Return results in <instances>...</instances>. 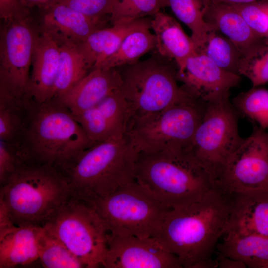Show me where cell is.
<instances>
[{
	"instance_id": "obj_39",
	"label": "cell",
	"mask_w": 268,
	"mask_h": 268,
	"mask_svg": "<svg viewBox=\"0 0 268 268\" xmlns=\"http://www.w3.org/2000/svg\"><path fill=\"white\" fill-rule=\"evenodd\" d=\"M23 5L31 10L33 8L43 9L51 6L60 1V0H21Z\"/></svg>"
},
{
	"instance_id": "obj_23",
	"label": "cell",
	"mask_w": 268,
	"mask_h": 268,
	"mask_svg": "<svg viewBox=\"0 0 268 268\" xmlns=\"http://www.w3.org/2000/svg\"><path fill=\"white\" fill-rule=\"evenodd\" d=\"M205 19L232 41L243 55L263 38L257 35L240 13L229 4L210 3Z\"/></svg>"
},
{
	"instance_id": "obj_24",
	"label": "cell",
	"mask_w": 268,
	"mask_h": 268,
	"mask_svg": "<svg viewBox=\"0 0 268 268\" xmlns=\"http://www.w3.org/2000/svg\"><path fill=\"white\" fill-rule=\"evenodd\" d=\"M217 254L244 262L249 268H262L268 263V236H239L226 232L218 243Z\"/></svg>"
},
{
	"instance_id": "obj_8",
	"label": "cell",
	"mask_w": 268,
	"mask_h": 268,
	"mask_svg": "<svg viewBox=\"0 0 268 268\" xmlns=\"http://www.w3.org/2000/svg\"><path fill=\"white\" fill-rule=\"evenodd\" d=\"M88 202L109 233L119 236L156 237L170 210L135 179Z\"/></svg>"
},
{
	"instance_id": "obj_18",
	"label": "cell",
	"mask_w": 268,
	"mask_h": 268,
	"mask_svg": "<svg viewBox=\"0 0 268 268\" xmlns=\"http://www.w3.org/2000/svg\"><path fill=\"white\" fill-rule=\"evenodd\" d=\"M59 59L58 42L40 31L33 53L26 94V97L34 103L41 104L52 99Z\"/></svg>"
},
{
	"instance_id": "obj_1",
	"label": "cell",
	"mask_w": 268,
	"mask_h": 268,
	"mask_svg": "<svg viewBox=\"0 0 268 268\" xmlns=\"http://www.w3.org/2000/svg\"><path fill=\"white\" fill-rule=\"evenodd\" d=\"M231 195L214 188L200 201L168 211L156 237L185 268L218 267L213 258L226 231Z\"/></svg>"
},
{
	"instance_id": "obj_20",
	"label": "cell",
	"mask_w": 268,
	"mask_h": 268,
	"mask_svg": "<svg viewBox=\"0 0 268 268\" xmlns=\"http://www.w3.org/2000/svg\"><path fill=\"white\" fill-rule=\"evenodd\" d=\"M152 17L151 29L155 36L158 54L174 60L177 74L182 73L188 59L197 53L191 37L172 16L160 11Z\"/></svg>"
},
{
	"instance_id": "obj_31",
	"label": "cell",
	"mask_w": 268,
	"mask_h": 268,
	"mask_svg": "<svg viewBox=\"0 0 268 268\" xmlns=\"http://www.w3.org/2000/svg\"><path fill=\"white\" fill-rule=\"evenodd\" d=\"M231 102L238 115L248 118L263 130L268 129V90L253 87L238 95Z\"/></svg>"
},
{
	"instance_id": "obj_14",
	"label": "cell",
	"mask_w": 268,
	"mask_h": 268,
	"mask_svg": "<svg viewBox=\"0 0 268 268\" xmlns=\"http://www.w3.org/2000/svg\"><path fill=\"white\" fill-rule=\"evenodd\" d=\"M177 78L190 93L209 103L230 96L241 76L222 69L204 54L197 53L188 59Z\"/></svg>"
},
{
	"instance_id": "obj_41",
	"label": "cell",
	"mask_w": 268,
	"mask_h": 268,
	"mask_svg": "<svg viewBox=\"0 0 268 268\" xmlns=\"http://www.w3.org/2000/svg\"><path fill=\"white\" fill-rule=\"evenodd\" d=\"M264 0H208L210 3L226 4H243Z\"/></svg>"
},
{
	"instance_id": "obj_21",
	"label": "cell",
	"mask_w": 268,
	"mask_h": 268,
	"mask_svg": "<svg viewBox=\"0 0 268 268\" xmlns=\"http://www.w3.org/2000/svg\"><path fill=\"white\" fill-rule=\"evenodd\" d=\"M149 17L112 24L98 29L79 44V49L91 70L98 68L118 48L131 31L148 22Z\"/></svg>"
},
{
	"instance_id": "obj_33",
	"label": "cell",
	"mask_w": 268,
	"mask_h": 268,
	"mask_svg": "<svg viewBox=\"0 0 268 268\" xmlns=\"http://www.w3.org/2000/svg\"><path fill=\"white\" fill-rule=\"evenodd\" d=\"M239 74L248 78L253 87H258L268 82V42L265 37L243 56Z\"/></svg>"
},
{
	"instance_id": "obj_43",
	"label": "cell",
	"mask_w": 268,
	"mask_h": 268,
	"mask_svg": "<svg viewBox=\"0 0 268 268\" xmlns=\"http://www.w3.org/2000/svg\"></svg>"
},
{
	"instance_id": "obj_12",
	"label": "cell",
	"mask_w": 268,
	"mask_h": 268,
	"mask_svg": "<svg viewBox=\"0 0 268 268\" xmlns=\"http://www.w3.org/2000/svg\"><path fill=\"white\" fill-rule=\"evenodd\" d=\"M214 185L229 195L268 189V135L265 130L254 127L221 169Z\"/></svg>"
},
{
	"instance_id": "obj_30",
	"label": "cell",
	"mask_w": 268,
	"mask_h": 268,
	"mask_svg": "<svg viewBox=\"0 0 268 268\" xmlns=\"http://www.w3.org/2000/svg\"><path fill=\"white\" fill-rule=\"evenodd\" d=\"M203 53L222 69L239 74V67L243 53L229 39L216 30L209 34Z\"/></svg>"
},
{
	"instance_id": "obj_6",
	"label": "cell",
	"mask_w": 268,
	"mask_h": 268,
	"mask_svg": "<svg viewBox=\"0 0 268 268\" xmlns=\"http://www.w3.org/2000/svg\"><path fill=\"white\" fill-rule=\"evenodd\" d=\"M184 88L185 94L174 104L129 122L125 136L138 153L189 149L207 103Z\"/></svg>"
},
{
	"instance_id": "obj_11",
	"label": "cell",
	"mask_w": 268,
	"mask_h": 268,
	"mask_svg": "<svg viewBox=\"0 0 268 268\" xmlns=\"http://www.w3.org/2000/svg\"><path fill=\"white\" fill-rule=\"evenodd\" d=\"M3 22L0 38V96L24 98L27 97L40 28L31 14Z\"/></svg>"
},
{
	"instance_id": "obj_2",
	"label": "cell",
	"mask_w": 268,
	"mask_h": 268,
	"mask_svg": "<svg viewBox=\"0 0 268 268\" xmlns=\"http://www.w3.org/2000/svg\"><path fill=\"white\" fill-rule=\"evenodd\" d=\"M71 196L60 168L33 160L21 162L0 191V200L16 226H43Z\"/></svg>"
},
{
	"instance_id": "obj_27",
	"label": "cell",
	"mask_w": 268,
	"mask_h": 268,
	"mask_svg": "<svg viewBox=\"0 0 268 268\" xmlns=\"http://www.w3.org/2000/svg\"><path fill=\"white\" fill-rule=\"evenodd\" d=\"M150 19L129 33L117 50L98 67L110 69L131 64L156 47V38L150 31Z\"/></svg>"
},
{
	"instance_id": "obj_7",
	"label": "cell",
	"mask_w": 268,
	"mask_h": 268,
	"mask_svg": "<svg viewBox=\"0 0 268 268\" xmlns=\"http://www.w3.org/2000/svg\"><path fill=\"white\" fill-rule=\"evenodd\" d=\"M168 60L158 55L118 67L129 123L164 110L185 94L183 86L177 83V69Z\"/></svg>"
},
{
	"instance_id": "obj_36",
	"label": "cell",
	"mask_w": 268,
	"mask_h": 268,
	"mask_svg": "<svg viewBox=\"0 0 268 268\" xmlns=\"http://www.w3.org/2000/svg\"><path fill=\"white\" fill-rule=\"evenodd\" d=\"M20 163L15 149L0 140V183L3 184Z\"/></svg>"
},
{
	"instance_id": "obj_34",
	"label": "cell",
	"mask_w": 268,
	"mask_h": 268,
	"mask_svg": "<svg viewBox=\"0 0 268 268\" xmlns=\"http://www.w3.org/2000/svg\"><path fill=\"white\" fill-rule=\"evenodd\" d=\"M242 16L252 30L259 36L268 34V0L243 4H229Z\"/></svg>"
},
{
	"instance_id": "obj_4",
	"label": "cell",
	"mask_w": 268,
	"mask_h": 268,
	"mask_svg": "<svg viewBox=\"0 0 268 268\" xmlns=\"http://www.w3.org/2000/svg\"><path fill=\"white\" fill-rule=\"evenodd\" d=\"M135 178L170 209L198 201L215 188L209 173L183 150L139 152Z\"/></svg>"
},
{
	"instance_id": "obj_42",
	"label": "cell",
	"mask_w": 268,
	"mask_h": 268,
	"mask_svg": "<svg viewBox=\"0 0 268 268\" xmlns=\"http://www.w3.org/2000/svg\"><path fill=\"white\" fill-rule=\"evenodd\" d=\"M265 38L268 42V34H267V35L266 37H265Z\"/></svg>"
},
{
	"instance_id": "obj_29",
	"label": "cell",
	"mask_w": 268,
	"mask_h": 268,
	"mask_svg": "<svg viewBox=\"0 0 268 268\" xmlns=\"http://www.w3.org/2000/svg\"><path fill=\"white\" fill-rule=\"evenodd\" d=\"M38 246V260L44 268H85L79 259L43 226L40 228Z\"/></svg>"
},
{
	"instance_id": "obj_3",
	"label": "cell",
	"mask_w": 268,
	"mask_h": 268,
	"mask_svg": "<svg viewBox=\"0 0 268 268\" xmlns=\"http://www.w3.org/2000/svg\"><path fill=\"white\" fill-rule=\"evenodd\" d=\"M96 143L69 110L51 100L33 103L16 151L23 161L49 163L62 169Z\"/></svg>"
},
{
	"instance_id": "obj_19",
	"label": "cell",
	"mask_w": 268,
	"mask_h": 268,
	"mask_svg": "<svg viewBox=\"0 0 268 268\" xmlns=\"http://www.w3.org/2000/svg\"><path fill=\"white\" fill-rule=\"evenodd\" d=\"M231 197L226 233L268 236V189L236 193Z\"/></svg>"
},
{
	"instance_id": "obj_32",
	"label": "cell",
	"mask_w": 268,
	"mask_h": 268,
	"mask_svg": "<svg viewBox=\"0 0 268 268\" xmlns=\"http://www.w3.org/2000/svg\"><path fill=\"white\" fill-rule=\"evenodd\" d=\"M166 6L167 0H113L110 21L113 24L153 17Z\"/></svg>"
},
{
	"instance_id": "obj_17",
	"label": "cell",
	"mask_w": 268,
	"mask_h": 268,
	"mask_svg": "<svg viewBox=\"0 0 268 268\" xmlns=\"http://www.w3.org/2000/svg\"><path fill=\"white\" fill-rule=\"evenodd\" d=\"M121 85L118 68H94L71 89L54 100L76 116L120 90Z\"/></svg>"
},
{
	"instance_id": "obj_35",
	"label": "cell",
	"mask_w": 268,
	"mask_h": 268,
	"mask_svg": "<svg viewBox=\"0 0 268 268\" xmlns=\"http://www.w3.org/2000/svg\"><path fill=\"white\" fill-rule=\"evenodd\" d=\"M113 0H60L74 10L90 17L110 18Z\"/></svg>"
},
{
	"instance_id": "obj_25",
	"label": "cell",
	"mask_w": 268,
	"mask_h": 268,
	"mask_svg": "<svg viewBox=\"0 0 268 268\" xmlns=\"http://www.w3.org/2000/svg\"><path fill=\"white\" fill-rule=\"evenodd\" d=\"M33 102L0 97V140L16 148L28 123Z\"/></svg>"
},
{
	"instance_id": "obj_13",
	"label": "cell",
	"mask_w": 268,
	"mask_h": 268,
	"mask_svg": "<svg viewBox=\"0 0 268 268\" xmlns=\"http://www.w3.org/2000/svg\"><path fill=\"white\" fill-rule=\"evenodd\" d=\"M106 268H182L178 259L156 237L141 238L108 233Z\"/></svg>"
},
{
	"instance_id": "obj_40",
	"label": "cell",
	"mask_w": 268,
	"mask_h": 268,
	"mask_svg": "<svg viewBox=\"0 0 268 268\" xmlns=\"http://www.w3.org/2000/svg\"><path fill=\"white\" fill-rule=\"evenodd\" d=\"M216 259L219 268H245L247 267L246 264L242 261L224 257L219 254H217Z\"/></svg>"
},
{
	"instance_id": "obj_9",
	"label": "cell",
	"mask_w": 268,
	"mask_h": 268,
	"mask_svg": "<svg viewBox=\"0 0 268 268\" xmlns=\"http://www.w3.org/2000/svg\"><path fill=\"white\" fill-rule=\"evenodd\" d=\"M86 268L102 266L107 251L108 229L94 207L72 195L43 226Z\"/></svg>"
},
{
	"instance_id": "obj_22",
	"label": "cell",
	"mask_w": 268,
	"mask_h": 268,
	"mask_svg": "<svg viewBox=\"0 0 268 268\" xmlns=\"http://www.w3.org/2000/svg\"><path fill=\"white\" fill-rule=\"evenodd\" d=\"M41 226H16L0 233V268L30 264L39 259Z\"/></svg>"
},
{
	"instance_id": "obj_37",
	"label": "cell",
	"mask_w": 268,
	"mask_h": 268,
	"mask_svg": "<svg viewBox=\"0 0 268 268\" xmlns=\"http://www.w3.org/2000/svg\"><path fill=\"white\" fill-rule=\"evenodd\" d=\"M31 14L21 0H0V18L3 21Z\"/></svg>"
},
{
	"instance_id": "obj_5",
	"label": "cell",
	"mask_w": 268,
	"mask_h": 268,
	"mask_svg": "<svg viewBox=\"0 0 268 268\" xmlns=\"http://www.w3.org/2000/svg\"><path fill=\"white\" fill-rule=\"evenodd\" d=\"M138 154L125 136L96 143L62 170L72 194L91 202L135 179Z\"/></svg>"
},
{
	"instance_id": "obj_16",
	"label": "cell",
	"mask_w": 268,
	"mask_h": 268,
	"mask_svg": "<svg viewBox=\"0 0 268 268\" xmlns=\"http://www.w3.org/2000/svg\"><path fill=\"white\" fill-rule=\"evenodd\" d=\"M40 10L39 28L58 43L79 44L95 31L106 27L110 18L88 17L62 3Z\"/></svg>"
},
{
	"instance_id": "obj_10",
	"label": "cell",
	"mask_w": 268,
	"mask_h": 268,
	"mask_svg": "<svg viewBox=\"0 0 268 268\" xmlns=\"http://www.w3.org/2000/svg\"><path fill=\"white\" fill-rule=\"evenodd\" d=\"M229 97L207 103L187 150L209 173L214 183L228 159L244 140L239 133V115Z\"/></svg>"
},
{
	"instance_id": "obj_38",
	"label": "cell",
	"mask_w": 268,
	"mask_h": 268,
	"mask_svg": "<svg viewBox=\"0 0 268 268\" xmlns=\"http://www.w3.org/2000/svg\"><path fill=\"white\" fill-rule=\"evenodd\" d=\"M11 220L7 208L3 202L0 200V233L15 226Z\"/></svg>"
},
{
	"instance_id": "obj_26",
	"label": "cell",
	"mask_w": 268,
	"mask_h": 268,
	"mask_svg": "<svg viewBox=\"0 0 268 268\" xmlns=\"http://www.w3.org/2000/svg\"><path fill=\"white\" fill-rule=\"evenodd\" d=\"M167 1L168 6L175 15L191 31V37L197 53H201L205 46L209 33L215 29L205 19L209 1L208 0Z\"/></svg>"
},
{
	"instance_id": "obj_28",
	"label": "cell",
	"mask_w": 268,
	"mask_h": 268,
	"mask_svg": "<svg viewBox=\"0 0 268 268\" xmlns=\"http://www.w3.org/2000/svg\"><path fill=\"white\" fill-rule=\"evenodd\" d=\"M58 43L59 65L51 100L66 93L91 71L79 49V44Z\"/></svg>"
},
{
	"instance_id": "obj_15",
	"label": "cell",
	"mask_w": 268,
	"mask_h": 268,
	"mask_svg": "<svg viewBox=\"0 0 268 268\" xmlns=\"http://www.w3.org/2000/svg\"><path fill=\"white\" fill-rule=\"evenodd\" d=\"M74 117L95 143L123 138L129 121L128 105L120 90Z\"/></svg>"
}]
</instances>
